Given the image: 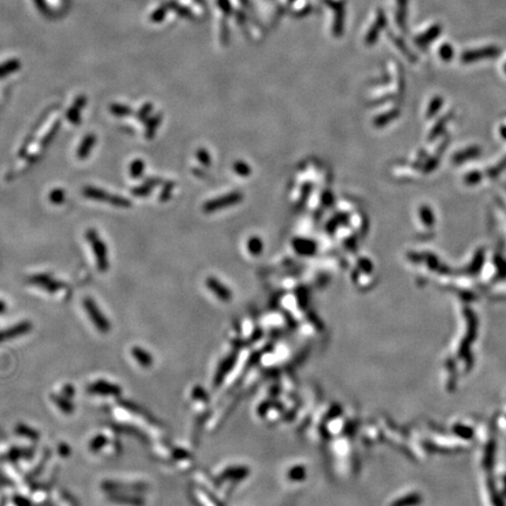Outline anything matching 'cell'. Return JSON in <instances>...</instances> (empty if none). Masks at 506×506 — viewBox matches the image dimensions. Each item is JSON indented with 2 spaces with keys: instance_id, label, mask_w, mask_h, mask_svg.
<instances>
[{
  "instance_id": "6da1fadb",
  "label": "cell",
  "mask_w": 506,
  "mask_h": 506,
  "mask_svg": "<svg viewBox=\"0 0 506 506\" xmlns=\"http://www.w3.org/2000/svg\"><path fill=\"white\" fill-rule=\"evenodd\" d=\"M82 192L87 198L113 204V205L118 207H128L130 205V202L125 200L123 197H121V196L109 194V192L104 191V190L94 188V186H86Z\"/></svg>"
},
{
  "instance_id": "7a4b0ae2",
  "label": "cell",
  "mask_w": 506,
  "mask_h": 506,
  "mask_svg": "<svg viewBox=\"0 0 506 506\" xmlns=\"http://www.w3.org/2000/svg\"><path fill=\"white\" fill-rule=\"evenodd\" d=\"M87 239H88L90 246L93 248V252L95 254L96 263L100 271H106L108 268V254L107 247L104 243L101 241L98 232L95 230H88L87 232Z\"/></svg>"
},
{
  "instance_id": "3957f363",
  "label": "cell",
  "mask_w": 506,
  "mask_h": 506,
  "mask_svg": "<svg viewBox=\"0 0 506 506\" xmlns=\"http://www.w3.org/2000/svg\"><path fill=\"white\" fill-rule=\"evenodd\" d=\"M83 306L86 308L87 314L92 323L95 324L96 329L101 333H107L109 332L110 324L108 323L107 318L104 317V314H102L101 309L99 308V306L96 305V303L90 298H86L83 300Z\"/></svg>"
},
{
  "instance_id": "277c9868",
  "label": "cell",
  "mask_w": 506,
  "mask_h": 506,
  "mask_svg": "<svg viewBox=\"0 0 506 506\" xmlns=\"http://www.w3.org/2000/svg\"><path fill=\"white\" fill-rule=\"evenodd\" d=\"M30 280L32 283L47 289L48 292H59L60 289L66 287L65 283H60L59 280L53 279V278L47 276V274H37V276L32 277Z\"/></svg>"
},
{
  "instance_id": "5b68a950",
  "label": "cell",
  "mask_w": 506,
  "mask_h": 506,
  "mask_svg": "<svg viewBox=\"0 0 506 506\" xmlns=\"http://www.w3.org/2000/svg\"><path fill=\"white\" fill-rule=\"evenodd\" d=\"M88 390L92 394L104 395V396H116V395L121 393V388L107 381H98L92 383Z\"/></svg>"
},
{
  "instance_id": "8992f818",
  "label": "cell",
  "mask_w": 506,
  "mask_h": 506,
  "mask_svg": "<svg viewBox=\"0 0 506 506\" xmlns=\"http://www.w3.org/2000/svg\"><path fill=\"white\" fill-rule=\"evenodd\" d=\"M30 329H31L30 323H21V324H17V326L12 327V328H10L8 330H5V332L0 333V341L8 340V339H13L18 335H22V334H25V333H27Z\"/></svg>"
},
{
  "instance_id": "52a82bcc",
  "label": "cell",
  "mask_w": 506,
  "mask_h": 506,
  "mask_svg": "<svg viewBox=\"0 0 506 506\" xmlns=\"http://www.w3.org/2000/svg\"><path fill=\"white\" fill-rule=\"evenodd\" d=\"M131 354H133V358L136 360L137 364H141L142 367L149 368L153 364V356H151V354H149L147 350L143 349V348L134 347L133 349H131Z\"/></svg>"
},
{
  "instance_id": "ba28073f",
  "label": "cell",
  "mask_w": 506,
  "mask_h": 506,
  "mask_svg": "<svg viewBox=\"0 0 506 506\" xmlns=\"http://www.w3.org/2000/svg\"><path fill=\"white\" fill-rule=\"evenodd\" d=\"M496 53H498V49L496 48H486V49H481V51H471V52H466V53H464L463 55V60L464 61H472V60H477V59H481V58H488V55H494Z\"/></svg>"
},
{
  "instance_id": "9c48e42d",
  "label": "cell",
  "mask_w": 506,
  "mask_h": 506,
  "mask_svg": "<svg viewBox=\"0 0 506 506\" xmlns=\"http://www.w3.org/2000/svg\"><path fill=\"white\" fill-rule=\"evenodd\" d=\"M94 144H95V136L87 135L83 139V141L81 142L80 147H79L78 156L80 157V159H84V157L88 156L90 150H92V148L94 147Z\"/></svg>"
},
{
  "instance_id": "30bf717a",
  "label": "cell",
  "mask_w": 506,
  "mask_h": 506,
  "mask_svg": "<svg viewBox=\"0 0 506 506\" xmlns=\"http://www.w3.org/2000/svg\"><path fill=\"white\" fill-rule=\"evenodd\" d=\"M159 183H160V180H157V178H150V180L145 181L142 185L137 186L136 189H134L133 194L136 196H147L149 192H150L151 190H153Z\"/></svg>"
},
{
  "instance_id": "8fae6325",
  "label": "cell",
  "mask_w": 506,
  "mask_h": 506,
  "mask_svg": "<svg viewBox=\"0 0 506 506\" xmlns=\"http://www.w3.org/2000/svg\"><path fill=\"white\" fill-rule=\"evenodd\" d=\"M112 500H115L116 503H129V504L134 505V506H140L143 504V500L141 498H139V497H135V496H127V494H122V496H116L115 498H112Z\"/></svg>"
},
{
  "instance_id": "7c38bea8",
  "label": "cell",
  "mask_w": 506,
  "mask_h": 506,
  "mask_svg": "<svg viewBox=\"0 0 506 506\" xmlns=\"http://www.w3.org/2000/svg\"><path fill=\"white\" fill-rule=\"evenodd\" d=\"M143 171H144V162H143V161L136 160L130 164V175L134 178L141 176Z\"/></svg>"
},
{
  "instance_id": "4fadbf2b",
  "label": "cell",
  "mask_w": 506,
  "mask_h": 506,
  "mask_svg": "<svg viewBox=\"0 0 506 506\" xmlns=\"http://www.w3.org/2000/svg\"><path fill=\"white\" fill-rule=\"evenodd\" d=\"M55 405H57L59 408L61 409L62 411H66L67 414H71V411H73V405H71V403L67 401L65 397H61V396H54L53 397Z\"/></svg>"
},
{
  "instance_id": "5bb4252c",
  "label": "cell",
  "mask_w": 506,
  "mask_h": 506,
  "mask_svg": "<svg viewBox=\"0 0 506 506\" xmlns=\"http://www.w3.org/2000/svg\"><path fill=\"white\" fill-rule=\"evenodd\" d=\"M159 125H160V118H159V116H155L154 119H151L150 121L148 122L147 128H145V134H147L148 139H150V137L154 136L155 131H156L157 128H159Z\"/></svg>"
},
{
  "instance_id": "9a60e30c",
  "label": "cell",
  "mask_w": 506,
  "mask_h": 506,
  "mask_svg": "<svg viewBox=\"0 0 506 506\" xmlns=\"http://www.w3.org/2000/svg\"><path fill=\"white\" fill-rule=\"evenodd\" d=\"M112 113L114 114V115H118V116H127V115H129L131 112L127 106L114 104V106H112Z\"/></svg>"
},
{
  "instance_id": "2e32d148",
  "label": "cell",
  "mask_w": 506,
  "mask_h": 506,
  "mask_svg": "<svg viewBox=\"0 0 506 506\" xmlns=\"http://www.w3.org/2000/svg\"><path fill=\"white\" fill-rule=\"evenodd\" d=\"M49 197H51V201L53 202V203L60 204V203H62L63 201H65V192H63L62 190L57 189V190H54L53 192H52Z\"/></svg>"
},
{
  "instance_id": "e0dca14e",
  "label": "cell",
  "mask_w": 506,
  "mask_h": 506,
  "mask_svg": "<svg viewBox=\"0 0 506 506\" xmlns=\"http://www.w3.org/2000/svg\"><path fill=\"white\" fill-rule=\"evenodd\" d=\"M150 112H151V106H149V104H147V106H144V108H143L142 114H140L139 118L141 119V120H145V118H147V115Z\"/></svg>"
}]
</instances>
